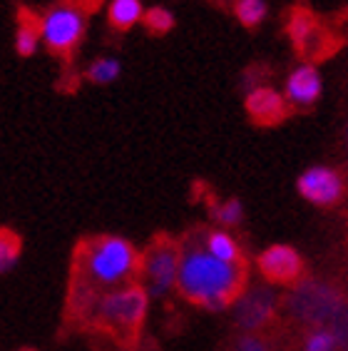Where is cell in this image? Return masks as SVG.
Listing matches in <instances>:
<instances>
[{
  "label": "cell",
  "instance_id": "obj_1",
  "mask_svg": "<svg viewBox=\"0 0 348 351\" xmlns=\"http://www.w3.org/2000/svg\"><path fill=\"white\" fill-rule=\"evenodd\" d=\"M140 277V254L122 237H90L75 250L67 311L70 317L90 319L97 299L108 291L134 284Z\"/></svg>",
  "mask_w": 348,
  "mask_h": 351
},
{
  "label": "cell",
  "instance_id": "obj_2",
  "mask_svg": "<svg viewBox=\"0 0 348 351\" xmlns=\"http://www.w3.org/2000/svg\"><path fill=\"white\" fill-rule=\"evenodd\" d=\"M174 282L187 302L221 311L234 304L247 287V262H221L204 250L201 237H187L179 244Z\"/></svg>",
  "mask_w": 348,
  "mask_h": 351
},
{
  "label": "cell",
  "instance_id": "obj_3",
  "mask_svg": "<svg viewBox=\"0 0 348 351\" xmlns=\"http://www.w3.org/2000/svg\"><path fill=\"white\" fill-rule=\"evenodd\" d=\"M147 291L140 284H127L97 299L90 324L117 339L120 344H134L147 317Z\"/></svg>",
  "mask_w": 348,
  "mask_h": 351
},
{
  "label": "cell",
  "instance_id": "obj_4",
  "mask_svg": "<svg viewBox=\"0 0 348 351\" xmlns=\"http://www.w3.org/2000/svg\"><path fill=\"white\" fill-rule=\"evenodd\" d=\"M288 314L303 326H314L321 329L323 324L336 317V311L346 306L343 294L338 287L326 282H316V279H301L294 284V291L286 302Z\"/></svg>",
  "mask_w": 348,
  "mask_h": 351
},
{
  "label": "cell",
  "instance_id": "obj_5",
  "mask_svg": "<svg viewBox=\"0 0 348 351\" xmlns=\"http://www.w3.org/2000/svg\"><path fill=\"white\" fill-rule=\"evenodd\" d=\"M85 33V15L73 3H60L50 8L40 18V38H45L47 50L62 60H70L75 47L80 45Z\"/></svg>",
  "mask_w": 348,
  "mask_h": 351
},
{
  "label": "cell",
  "instance_id": "obj_6",
  "mask_svg": "<svg viewBox=\"0 0 348 351\" xmlns=\"http://www.w3.org/2000/svg\"><path fill=\"white\" fill-rule=\"evenodd\" d=\"M179 264V244L169 237H157L140 257V277L147 287V297H162L174 284Z\"/></svg>",
  "mask_w": 348,
  "mask_h": 351
},
{
  "label": "cell",
  "instance_id": "obj_7",
  "mask_svg": "<svg viewBox=\"0 0 348 351\" xmlns=\"http://www.w3.org/2000/svg\"><path fill=\"white\" fill-rule=\"evenodd\" d=\"M276 306H279V299L269 287H251L236 297L234 322L241 329L259 331L276 317Z\"/></svg>",
  "mask_w": 348,
  "mask_h": 351
},
{
  "label": "cell",
  "instance_id": "obj_8",
  "mask_svg": "<svg viewBox=\"0 0 348 351\" xmlns=\"http://www.w3.org/2000/svg\"><path fill=\"white\" fill-rule=\"evenodd\" d=\"M259 269L264 279L271 284H284V287H294L296 282H301L303 274V262L299 257V252L288 244H271L269 250L259 254Z\"/></svg>",
  "mask_w": 348,
  "mask_h": 351
},
{
  "label": "cell",
  "instance_id": "obj_9",
  "mask_svg": "<svg viewBox=\"0 0 348 351\" xmlns=\"http://www.w3.org/2000/svg\"><path fill=\"white\" fill-rule=\"evenodd\" d=\"M286 33L294 43V47L301 55H316L321 60V55L326 53V33H323L321 23L308 8H294L288 13L286 21Z\"/></svg>",
  "mask_w": 348,
  "mask_h": 351
},
{
  "label": "cell",
  "instance_id": "obj_10",
  "mask_svg": "<svg viewBox=\"0 0 348 351\" xmlns=\"http://www.w3.org/2000/svg\"><path fill=\"white\" fill-rule=\"evenodd\" d=\"M343 180L331 167H311L299 177V192L316 207H331L343 197Z\"/></svg>",
  "mask_w": 348,
  "mask_h": 351
},
{
  "label": "cell",
  "instance_id": "obj_11",
  "mask_svg": "<svg viewBox=\"0 0 348 351\" xmlns=\"http://www.w3.org/2000/svg\"><path fill=\"white\" fill-rule=\"evenodd\" d=\"M247 112L254 122L269 128V125H279L286 120L291 108L286 97H282L274 88H254L247 97Z\"/></svg>",
  "mask_w": 348,
  "mask_h": 351
},
{
  "label": "cell",
  "instance_id": "obj_12",
  "mask_svg": "<svg viewBox=\"0 0 348 351\" xmlns=\"http://www.w3.org/2000/svg\"><path fill=\"white\" fill-rule=\"evenodd\" d=\"M321 95V77L311 65H301L288 75L286 80V102H294L299 108L314 105Z\"/></svg>",
  "mask_w": 348,
  "mask_h": 351
},
{
  "label": "cell",
  "instance_id": "obj_13",
  "mask_svg": "<svg viewBox=\"0 0 348 351\" xmlns=\"http://www.w3.org/2000/svg\"><path fill=\"white\" fill-rule=\"evenodd\" d=\"M40 43V18L30 10V8H21L18 13V33H15V47L23 58H30L38 50Z\"/></svg>",
  "mask_w": 348,
  "mask_h": 351
},
{
  "label": "cell",
  "instance_id": "obj_14",
  "mask_svg": "<svg viewBox=\"0 0 348 351\" xmlns=\"http://www.w3.org/2000/svg\"><path fill=\"white\" fill-rule=\"evenodd\" d=\"M142 13H145V10H142L140 0H112L108 8L110 25H112L114 30H120V33L129 30L134 23H140Z\"/></svg>",
  "mask_w": 348,
  "mask_h": 351
},
{
  "label": "cell",
  "instance_id": "obj_15",
  "mask_svg": "<svg viewBox=\"0 0 348 351\" xmlns=\"http://www.w3.org/2000/svg\"><path fill=\"white\" fill-rule=\"evenodd\" d=\"M204 250L212 257L221 259V262H244L239 252V244L234 242V237H229L227 232H209L207 234V247Z\"/></svg>",
  "mask_w": 348,
  "mask_h": 351
},
{
  "label": "cell",
  "instance_id": "obj_16",
  "mask_svg": "<svg viewBox=\"0 0 348 351\" xmlns=\"http://www.w3.org/2000/svg\"><path fill=\"white\" fill-rule=\"evenodd\" d=\"M23 250V239L13 230H0V274L18 262Z\"/></svg>",
  "mask_w": 348,
  "mask_h": 351
},
{
  "label": "cell",
  "instance_id": "obj_17",
  "mask_svg": "<svg viewBox=\"0 0 348 351\" xmlns=\"http://www.w3.org/2000/svg\"><path fill=\"white\" fill-rule=\"evenodd\" d=\"M236 18L244 27H256L266 18L264 0H236Z\"/></svg>",
  "mask_w": 348,
  "mask_h": 351
},
{
  "label": "cell",
  "instance_id": "obj_18",
  "mask_svg": "<svg viewBox=\"0 0 348 351\" xmlns=\"http://www.w3.org/2000/svg\"><path fill=\"white\" fill-rule=\"evenodd\" d=\"M120 62L112 60V58H100L95 60L90 68H87V80L97 82V85H105V82H112L120 77Z\"/></svg>",
  "mask_w": 348,
  "mask_h": 351
},
{
  "label": "cell",
  "instance_id": "obj_19",
  "mask_svg": "<svg viewBox=\"0 0 348 351\" xmlns=\"http://www.w3.org/2000/svg\"><path fill=\"white\" fill-rule=\"evenodd\" d=\"M142 21L152 35H164L174 27V15L164 8H149L147 13H142Z\"/></svg>",
  "mask_w": 348,
  "mask_h": 351
},
{
  "label": "cell",
  "instance_id": "obj_20",
  "mask_svg": "<svg viewBox=\"0 0 348 351\" xmlns=\"http://www.w3.org/2000/svg\"><path fill=\"white\" fill-rule=\"evenodd\" d=\"M306 351H336V339L328 329H314V334L306 339Z\"/></svg>",
  "mask_w": 348,
  "mask_h": 351
},
{
  "label": "cell",
  "instance_id": "obj_21",
  "mask_svg": "<svg viewBox=\"0 0 348 351\" xmlns=\"http://www.w3.org/2000/svg\"><path fill=\"white\" fill-rule=\"evenodd\" d=\"M241 204L236 199H227L224 204H216L214 207V217L221 224H236L241 219Z\"/></svg>",
  "mask_w": 348,
  "mask_h": 351
},
{
  "label": "cell",
  "instance_id": "obj_22",
  "mask_svg": "<svg viewBox=\"0 0 348 351\" xmlns=\"http://www.w3.org/2000/svg\"><path fill=\"white\" fill-rule=\"evenodd\" d=\"M229 351H269V344L259 337H241Z\"/></svg>",
  "mask_w": 348,
  "mask_h": 351
}]
</instances>
